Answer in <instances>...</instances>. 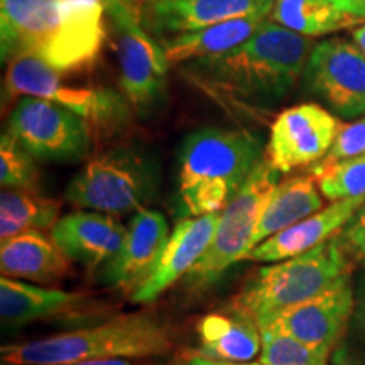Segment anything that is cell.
Listing matches in <instances>:
<instances>
[{
    "mask_svg": "<svg viewBox=\"0 0 365 365\" xmlns=\"http://www.w3.org/2000/svg\"><path fill=\"white\" fill-rule=\"evenodd\" d=\"M102 0H0L2 61L36 56L59 73L85 70L107 39Z\"/></svg>",
    "mask_w": 365,
    "mask_h": 365,
    "instance_id": "cell-1",
    "label": "cell"
},
{
    "mask_svg": "<svg viewBox=\"0 0 365 365\" xmlns=\"http://www.w3.org/2000/svg\"><path fill=\"white\" fill-rule=\"evenodd\" d=\"M308 36L266 21L244 44L195 61L191 70L205 83L254 102L279 100L304 73L313 51Z\"/></svg>",
    "mask_w": 365,
    "mask_h": 365,
    "instance_id": "cell-2",
    "label": "cell"
},
{
    "mask_svg": "<svg viewBox=\"0 0 365 365\" xmlns=\"http://www.w3.org/2000/svg\"><path fill=\"white\" fill-rule=\"evenodd\" d=\"M264 161L249 130L205 127L186 135L178 161V196L190 217L220 213Z\"/></svg>",
    "mask_w": 365,
    "mask_h": 365,
    "instance_id": "cell-3",
    "label": "cell"
},
{
    "mask_svg": "<svg viewBox=\"0 0 365 365\" xmlns=\"http://www.w3.org/2000/svg\"><path fill=\"white\" fill-rule=\"evenodd\" d=\"M170 325L153 313L115 314L98 325L0 349L2 365H66L112 359L158 357L171 350Z\"/></svg>",
    "mask_w": 365,
    "mask_h": 365,
    "instance_id": "cell-4",
    "label": "cell"
},
{
    "mask_svg": "<svg viewBox=\"0 0 365 365\" xmlns=\"http://www.w3.org/2000/svg\"><path fill=\"white\" fill-rule=\"evenodd\" d=\"M350 274V259L339 234L308 252L257 269L234 298L232 308L264 330L287 309L322 294Z\"/></svg>",
    "mask_w": 365,
    "mask_h": 365,
    "instance_id": "cell-5",
    "label": "cell"
},
{
    "mask_svg": "<svg viewBox=\"0 0 365 365\" xmlns=\"http://www.w3.org/2000/svg\"><path fill=\"white\" fill-rule=\"evenodd\" d=\"M158 190L156 163L143 149L117 148L90 159L66 186L80 208L122 215L137 212Z\"/></svg>",
    "mask_w": 365,
    "mask_h": 365,
    "instance_id": "cell-6",
    "label": "cell"
},
{
    "mask_svg": "<svg viewBox=\"0 0 365 365\" xmlns=\"http://www.w3.org/2000/svg\"><path fill=\"white\" fill-rule=\"evenodd\" d=\"M36 97L59 103L83 118L90 130L118 129L129 118V100L110 88L71 85L61 73L36 56H17L7 63L4 98Z\"/></svg>",
    "mask_w": 365,
    "mask_h": 365,
    "instance_id": "cell-7",
    "label": "cell"
},
{
    "mask_svg": "<svg viewBox=\"0 0 365 365\" xmlns=\"http://www.w3.org/2000/svg\"><path fill=\"white\" fill-rule=\"evenodd\" d=\"M279 175L264 159L239 193L222 210L212 244L186 276L190 289H207L220 279L228 267L245 259L252 249V237L262 210L279 182Z\"/></svg>",
    "mask_w": 365,
    "mask_h": 365,
    "instance_id": "cell-8",
    "label": "cell"
},
{
    "mask_svg": "<svg viewBox=\"0 0 365 365\" xmlns=\"http://www.w3.org/2000/svg\"><path fill=\"white\" fill-rule=\"evenodd\" d=\"M140 7L122 4L105 6L107 27L115 43L124 97L134 108L153 105L166 85L170 61L148 31L140 26Z\"/></svg>",
    "mask_w": 365,
    "mask_h": 365,
    "instance_id": "cell-9",
    "label": "cell"
},
{
    "mask_svg": "<svg viewBox=\"0 0 365 365\" xmlns=\"http://www.w3.org/2000/svg\"><path fill=\"white\" fill-rule=\"evenodd\" d=\"M7 132L34 159L73 161L86 156L91 130L70 108L44 98L24 97L11 112Z\"/></svg>",
    "mask_w": 365,
    "mask_h": 365,
    "instance_id": "cell-10",
    "label": "cell"
},
{
    "mask_svg": "<svg viewBox=\"0 0 365 365\" xmlns=\"http://www.w3.org/2000/svg\"><path fill=\"white\" fill-rule=\"evenodd\" d=\"M304 81L341 117L365 113V56L344 39L318 43L304 68Z\"/></svg>",
    "mask_w": 365,
    "mask_h": 365,
    "instance_id": "cell-11",
    "label": "cell"
},
{
    "mask_svg": "<svg viewBox=\"0 0 365 365\" xmlns=\"http://www.w3.org/2000/svg\"><path fill=\"white\" fill-rule=\"evenodd\" d=\"M340 127V122L317 103L287 108L271 127L266 159L279 173L317 163L330 153Z\"/></svg>",
    "mask_w": 365,
    "mask_h": 365,
    "instance_id": "cell-12",
    "label": "cell"
},
{
    "mask_svg": "<svg viewBox=\"0 0 365 365\" xmlns=\"http://www.w3.org/2000/svg\"><path fill=\"white\" fill-rule=\"evenodd\" d=\"M354 309V284L350 274H346L322 294L279 314L267 328L330 354L344 336Z\"/></svg>",
    "mask_w": 365,
    "mask_h": 365,
    "instance_id": "cell-13",
    "label": "cell"
},
{
    "mask_svg": "<svg viewBox=\"0 0 365 365\" xmlns=\"http://www.w3.org/2000/svg\"><path fill=\"white\" fill-rule=\"evenodd\" d=\"M168 239L170 228L161 212L137 210L127 227L124 247L103 269L105 281L122 294H134L154 271Z\"/></svg>",
    "mask_w": 365,
    "mask_h": 365,
    "instance_id": "cell-14",
    "label": "cell"
},
{
    "mask_svg": "<svg viewBox=\"0 0 365 365\" xmlns=\"http://www.w3.org/2000/svg\"><path fill=\"white\" fill-rule=\"evenodd\" d=\"M218 218L220 213L181 218L171 230L154 271L130 299L139 304L153 303L178 279L188 276L212 244Z\"/></svg>",
    "mask_w": 365,
    "mask_h": 365,
    "instance_id": "cell-15",
    "label": "cell"
},
{
    "mask_svg": "<svg viewBox=\"0 0 365 365\" xmlns=\"http://www.w3.org/2000/svg\"><path fill=\"white\" fill-rule=\"evenodd\" d=\"M49 235L73 262L95 271L117 257L124 247L127 227L108 213L81 210L59 218Z\"/></svg>",
    "mask_w": 365,
    "mask_h": 365,
    "instance_id": "cell-16",
    "label": "cell"
},
{
    "mask_svg": "<svg viewBox=\"0 0 365 365\" xmlns=\"http://www.w3.org/2000/svg\"><path fill=\"white\" fill-rule=\"evenodd\" d=\"M276 0H148L144 16L156 33L182 34L247 16H269Z\"/></svg>",
    "mask_w": 365,
    "mask_h": 365,
    "instance_id": "cell-17",
    "label": "cell"
},
{
    "mask_svg": "<svg viewBox=\"0 0 365 365\" xmlns=\"http://www.w3.org/2000/svg\"><path fill=\"white\" fill-rule=\"evenodd\" d=\"M364 202L365 196L333 202L327 208L255 245L245 259L255 262H281L308 252L339 234Z\"/></svg>",
    "mask_w": 365,
    "mask_h": 365,
    "instance_id": "cell-18",
    "label": "cell"
},
{
    "mask_svg": "<svg viewBox=\"0 0 365 365\" xmlns=\"http://www.w3.org/2000/svg\"><path fill=\"white\" fill-rule=\"evenodd\" d=\"M90 299L85 294L27 284L26 281L0 279V319L4 328H21L48 318L86 313Z\"/></svg>",
    "mask_w": 365,
    "mask_h": 365,
    "instance_id": "cell-19",
    "label": "cell"
},
{
    "mask_svg": "<svg viewBox=\"0 0 365 365\" xmlns=\"http://www.w3.org/2000/svg\"><path fill=\"white\" fill-rule=\"evenodd\" d=\"M2 276L19 281L53 284L70 274L71 259L61 247L41 230L24 232L0 245Z\"/></svg>",
    "mask_w": 365,
    "mask_h": 365,
    "instance_id": "cell-20",
    "label": "cell"
},
{
    "mask_svg": "<svg viewBox=\"0 0 365 365\" xmlns=\"http://www.w3.org/2000/svg\"><path fill=\"white\" fill-rule=\"evenodd\" d=\"M203 357L222 362H249L261 354V330L252 318L237 312H217L203 317L196 325Z\"/></svg>",
    "mask_w": 365,
    "mask_h": 365,
    "instance_id": "cell-21",
    "label": "cell"
},
{
    "mask_svg": "<svg viewBox=\"0 0 365 365\" xmlns=\"http://www.w3.org/2000/svg\"><path fill=\"white\" fill-rule=\"evenodd\" d=\"M267 16H247L203 27L193 33L175 34L163 41V51L170 65L225 54L244 44L266 22Z\"/></svg>",
    "mask_w": 365,
    "mask_h": 365,
    "instance_id": "cell-22",
    "label": "cell"
},
{
    "mask_svg": "<svg viewBox=\"0 0 365 365\" xmlns=\"http://www.w3.org/2000/svg\"><path fill=\"white\" fill-rule=\"evenodd\" d=\"M313 176H291L279 181L269 196L257 228L252 237V249L269 237L279 234L323 208Z\"/></svg>",
    "mask_w": 365,
    "mask_h": 365,
    "instance_id": "cell-23",
    "label": "cell"
},
{
    "mask_svg": "<svg viewBox=\"0 0 365 365\" xmlns=\"http://www.w3.org/2000/svg\"><path fill=\"white\" fill-rule=\"evenodd\" d=\"M59 220V203L31 190L0 193V239L7 240L24 232L51 230Z\"/></svg>",
    "mask_w": 365,
    "mask_h": 365,
    "instance_id": "cell-24",
    "label": "cell"
},
{
    "mask_svg": "<svg viewBox=\"0 0 365 365\" xmlns=\"http://www.w3.org/2000/svg\"><path fill=\"white\" fill-rule=\"evenodd\" d=\"M269 16L276 24L308 38L330 34L362 21L328 0H276Z\"/></svg>",
    "mask_w": 365,
    "mask_h": 365,
    "instance_id": "cell-25",
    "label": "cell"
},
{
    "mask_svg": "<svg viewBox=\"0 0 365 365\" xmlns=\"http://www.w3.org/2000/svg\"><path fill=\"white\" fill-rule=\"evenodd\" d=\"M313 178L330 202L365 196V154L333 164L318 163L313 168Z\"/></svg>",
    "mask_w": 365,
    "mask_h": 365,
    "instance_id": "cell-26",
    "label": "cell"
},
{
    "mask_svg": "<svg viewBox=\"0 0 365 365\" xmlns=\"http://www.w3.org/2000/svg\"><path fill=\"white\" fill-rule=\"evenodd\" d=\"M261 365H328L330 354L303 344L286 333L267 328L261 331Z\"/></svg>",
    "mask_w": 365,
    "mask_h": 365,
    "instance_id": "cell-27",
    "label": "cell"
},
{
    "mask_svg": "<svg viewBox=\"0 0 365 365\" xmlns=\"http://www.w3.org/2000/svg\"><path fill=\"white\" fill-rule=\"evenodd\" d=\"M0 185L9 190L39 191V173L33 156L9 132H4L0 139Z\"/></svg>",
    "mask_w": 365,
    "mask_h": 365,
    "instance_id": "cell-28",
    "label": "cell"
},
{
    "mask_svg": "<svg viewBox=\"0 0 365 365\" xmlns=\"http://www.w3.org/2000/svg\"><path fill=\"white\" fill-rule=\"evenodd\" d=\"M365 154V118H360L352 124L340 127L333 143L330 153L323 158L322 164H333L346 161V159L359 158Z\"/></svg>",
    "mask_w": 365,
    "mask_h": 365,
    "instance_id": "cell-29",
    "label": "cell"
},
{
    "mask_svg": "<svg viewBox=\"0 0 365 365\" xmlns=\"http://www.w3.org/2000/svg\"><path fill=\"white\" fill-rule=\"evenodd\" d=\"M339 239L349 259L365 266V202L339 232Z\"/></svg>",
    "mask_w": 365,
    "mask_h": 365,
    "instance_id": "cell-30",
    "label": "cell"
},
{
    "mask_svg": "<svg viewBox=\"0 0 365 365\" xmlns=\"http://www.w3.org/2000/svg\"><path fill=\"white\" fill-rule=\"evenodd\" d=\"M340 11L350 14L357 19H365V0H328Z\"/></svg>",
    "mask_w": 365,
    "mask_h": 365,
    "instance_id": "cell-31",
    "label": "cell"
},
{
    "mask_svg": "<svg viewBox=\"0 0 365 365\" xmlns=\"http://www.w3.org/2000/svg\"><path fill=\"white\" fill-rule=\"evenodd\" d=\"M170 365H250V364L222 362V360H213V359L203 357V355H200V354L195 352V354H191V355H186L185 359L176 360V362H173Z\"/></svg>",
    "mask_w": 365,
    "mask_h": 365,
    "instance_id": "cell-32",
    "label": "cell"
},
{
    "mask_svg": "<svg viewBox=\"0 0 365 365\" xmlns=\"http://www.w3.org/2000/svg\"><path fill=\"white\" fill-rule=\"evenodd\" d=\"M66 365H132L125 359H112V360H93V362H76Z\"/></svg>",
    "mask_w": 365,
    "mask_h": 365,
    "instance_id": "cell-33",
    "label": "cell"
},
{
    "mask_svg": "<svg viewBox=\"0 0 365 365\" xmlns=\"http://www.w3.org/2000/svg\"><path fill=\"white\" fill-rule=\"evenodd\" d=\"M354 41H355V46L362 51V54L365 56V26H360L359 29L354 31Z\"/></svg>",
    "mask_w": 365,
    "mask_h": 365,
    "instance_id": "cell-34",
    "label": "cell"
},
{
    "mask_svg": "<svg viewBox=\"0 0 365 365\" xmlns=\"http://www.w3.org/2000/svg\"><path fill=\"white\" fill-rule=\"evenodd\" d=\"M357 319H359V325L362 327V330L365 333V291L362 294V298L359 301V307H357Z\"/></svg>",
    "mask_w": 365,
    "mask_h": 365,
    "instance_id": "cell-35",
    "label": "cell"
},
{
    "mask_svg": "<svg viewBox=\"0 0 365 365\" xmlns=\"http://www.w3.org/2000/svg\"><path fill=\"white\" fill-rule=\"evenodd\" d=\"M103 6H110V4H122V6L139 7V0H102Z\"/></svg>",
    "mask_w": 365,
    "mask_h": 365,
    "instance_id": "cell-36",
    "label": "cell"
},
{
    "mask_svg": "<svg viewBox=\"0 0 365 365\" xmlns=\"http://www.w3.org/2000/svg\"><path fill=\"white\" fill-rule=\"evenodd\" d=\"M250 365H261V364H250Z\"/></svg>",
    "mask_w": 365,
    "mask_h": 365,
    "instance_id": "cell-37",
    "label": "cell"
}]
</instances>
